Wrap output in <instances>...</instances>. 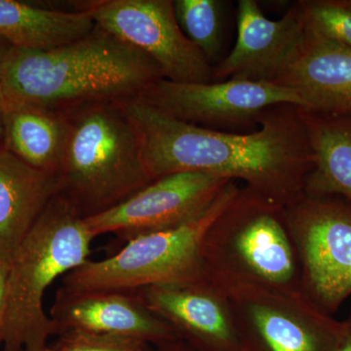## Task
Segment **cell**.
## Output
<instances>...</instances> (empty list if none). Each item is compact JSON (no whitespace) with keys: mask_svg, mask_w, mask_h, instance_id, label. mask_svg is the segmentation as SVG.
Listing matches in <instances>:
<instances>
[{"mask_svg":"<svg viewBox=\"0 0 351 351\" xmlns=\"http://www.w3.org/2000/svg\"><path fill=\"white\" fill-rule=\"evenodd\" d=\"M9 263L0 262V332L3 325L6 308L7 279H8Z\"/></svg>","mask_w":351,"mask_h":351,"instance_id":"obj_23","label":"cell"},{"mask_svg":"<svg viewBox=\"0 0 351 351\" xmlns=\"http://www.w3.org/2000/svg\"><path fill=\"white\" fill-rule=\"evenodd\" d=\"M69 131L66 112L34 106L4 108V149L43 172L59 176Z\"/></svg>","mask_w":351,"mask_h":351,"instance_id":"obj_18","label":"cell"},{"mask_svg":"<svg viewBox=\"0 0 351 351\" xmlns=\"http://www.w3.org/2000/svg\"><path fill=\"white\" fill-rule=\"evenodd\" d=\"M237 38L232 50L213 68L212 82L237 80L276 84L306 36L299 2L279 20L265 17L255 0H239Z\"/></svg>","mask_w":351,"mask_h":351,"instance_id":"obj_13","label":"cell"},{"mask_svg":"<svg viewBox=\"0 0 351 351\" xmlns=\"http://www.w3.org/2000/svg\"><path fill=\"white\" fill-rule=\"evenodd\" d=\"M302 267V293L336 313L351 297V202L302 193L286 206Z\"/></svg>","mask_w":351,"mask_h":351,"instance_id":"obj_7","label":"cell"},{"mask_svg":"<svg viewBox=\"0 0 351 351\" xmlns=\"http://www.w3.org/2000/svg\"><path fill=\"white\" fill-rule=\"evenodd\" d=\"M232 180L207 173L179 172L149 182L110 209L84 219L88 230L128 242L179 228L205 213Z\"/></svg>","mask_w":351,"mask_h":351,"instance_id":"obj_11","label":"cell"},{"mask_svg":"<svg viewBox=\"0 0 351 351\" xmlns=\"http://www.w3.org/2000/svg\"><path fill=\"white\" fill-rule=\"evenodd\" d=\"M49 317L59 334L80 330L127 337L156 346L180 339L168 323L145 306L136 291L73 292L60 287Z\"/></svg>","mask_w":351,"mask_h":351,"instance_id":"obj_14","label":"cell"},{"mask_svg":"<svg viewBox=\"0 0 351 351\" xmlns=\"http://www.w3.org/2000/svg\"><path fill=\"white\" fill-rule=\"evenodd\" d=\"M66 113L69 131L60 193L83 218L110 209L152 181L121 103L87 104Z\"/></svg>","mask_w":351,"mask_h":351,"instance_id":"obj_5","label":"cell"},{"mask_svg":"<svg viewBox=\"0 0 351 351\" xmlns=\"http://www.w3.org/2000/svg\"><path fill=\"white\" fill-rule=\"evenodd\" d=\"M202 258L212 280L302 293L301 262L286 206L243 184L208 228Z\"/></svg>","mask_w":351,"mask_h":351,"instance_id":"obj_4","label":"cell"},{"mask_svg":"<svg viewBox=\"0 0 351 351\" xmlns=\"http://www.w3.org/2000/svg\"><path fill=\"white\" fill-rule=\"evenodd\" d=\"M57 343L46 351H149L138 339L80 330L61 332Z\"/></svg>","mask_w":351,"mask_h":351,"instance_id":"obj_22","label":"cell"},{"mask_svg":"<svg viewBox=\"0 0 351 351\" xmlns=\"http://www.w3.org/2000/svg\"><path fill=\"white\" fill-rule=\"evenodd\" d=\"M13 46L5 39L0 38V140L3 136L4 100L1 88V71L5 58Z\"/></svg>","mask_w":351,"mask_h":351,"instance_id":"obj_24","label":"cell"},{"mask_svg":"<svg viewBox=\"0 0 351 351\" xmlns=\"http://www.w3.org/2000/svg\"><path fill=\"white\" fill-rule=\"evenodd\" d=\"M96 24L85 11H61L0 0V38L13 47L50 50L84 38Z\"/></svg>","mask_w":351,"mask_h":351,"instance_id":"obj_19","label":"cell"},{"mask_svg":"<svg viewBox=\"0 0 351 351\" xmlns=\"http://www.w3.org/2000/svg\"><path fill=\"white\" fill-rule=\"evenodd\" d=\"M60 193L59 176L32 168L0 149V262L10 263L36 219Z\"/></svg>","mask_w":351,"mask_h":351,"instance_id":"obj_16","label":"cell"},{"mask_svg":"<svg viewBox=\"0 0 351 351\" xmlns=\"http://www.w3.org/2000/svg\"><path fill=\"white\" fill-rule=\"evenodd\" d=\"M140 98L186 123L232 133L255 131L263 112L271 106L304 108L299 95L289 88L237 80L180 83L162 78Z\"/></svg>","mask_w":351,"mask_h":351,"instance_id":"obj_10","label":"cell"},{"mask_svg":"<svg viewBox=\"0 0 351 351\" xmlns=\"http://www.w3.org/2000/svg\"><path fill=\"white\" fill-rule=\"evenodd\" d=\"M2 351H6V350H2Z\"/></svg>","mask_w":351,"mask_h":351,"instance_id":"obj_27","label":"cell"},{"mask_svg":"<svg viewBox=\"0 0 351 351\" xmlns=\"http://www.w3.org/2000/svg\"><path fill=\"white\" fill-rule=\"evenodd\" d=\"M332 351H351V313L348 319L345 320L343 334Z\"/></svg>","mask_w":351,"mask_h":351,"instance_id":"obj_25","label":"cell"},{"mask_svg":"<svg viewBox=\"0 0 351 351\" xmlns=\"http://www.w3.org/2000/svg\"><path fill=\"white\" fill-rule=\"evenodd\" d=\"M76 7L101 29L151 58L164 80L212 82L213 66L182 34L173 0H91Z\"/></svg>","mask_w":351,"mask_h":351,"instance_id":"obj_9","label":"cell"},{"mask_svg":"<svg viewBox=\"0 0 351 351\" xmlns=\"http://www.w3.org/2000/svg\"><path fill=\"white\" fill-rule=\"evenodd\" d=\"M313 154L304 193L351 202V112L324 114L301 108Z\"/></svg>","mask_w":351,"mask_h":351,"instance_id":"obj_17","label":"cell"},{"mask_svg":"<svg viewBox=\"0 0 351 351\" xmlns=\"http://www.w3.org/2000/svg\"><path fill=\"white\" fill-rule=\"evenodd\" d=\"M240 186L237 181L228 182L209 209L186 225L141 235L110 257L88 260L63 277L61 287L73 292H130L202 278L205 276L202 258L205 233Z\"/></svg>","mask_w":351,"mask_h":351,"instance_id":"obj_6","label":"cell"},{"mask_svg":"<svg viewBox=\"0 0 351 351\" xmlns=\"http://www.w3.org/2000/svg\"><path fill=\"white\" fill-rule=\"evenodd\" d=\"M121 105L152 181L173 173H207L242 182L284 206L304 193L313 154L299 106H271L255 131L232 133L186 123L141 98Z\"/></svg>","mask_w":351,"mask_h":351,"instance_id":"obj_1","label":"cell"},{"mask_svg":"<svg viewBox=\"0 0 351 351\" xmlns=\"http://www.w3.org/2000/svg\"><path fill=\"white\" fill-rule=\"evenodd\" d=\"M182 34L214 68L221 52L226 2L221 0H173Z\"/></svg>","mask_w":351,"mask_h":351,"instance_id":"obj_20","label":"cell"},{"mask_svg":"<svg viewBox=\"0 0 351 351\" xmlns=\"http://www.w3.org/2000/svg\"><path fill=\"white\" fill-rule=\"evenodd\" d=\"M306 31L351 48V0H300Z\"/></svg>","mask_w":351,"mask_h":351,"instance_id":"obj_21","label":"cell"},{"mask_svg":"<svg viewBox=\"0 0 351 351\" xmlns=\"http://www.w3.org/2000/svg\"><path fill=\"white\" fill-rule=\"evenodd\" d=\"M136 292L195 351H247L226 291L208 277Z\"/></svg>","mask_w":351,"mask_h":351,"instance_id":"obj_12","label":"cell"},{"mask_svg":"<svg viewBox=\"0 0 351 351\" xmlns=\"http://www.w3.org/2000/svg\"><path fill=\"white\" fill-rule=\"evenodd\" d=\"M276 84L299 95L306 110L350 113L351 48L306 31L294 60Z\"/></svg>","mask_w":351,"mask_h":351,"instance_id":"obj_15","label":"cell"},{"mask_svg":"<svg viewBox=\"0 0 351 351\" xmlns=\"http://www.w3.org/2000/svg\"><path fill=\"white\" fill-rule=\"evenodd\" d=\"M213 281L230 299L247 351H332L343 334L345 321L302 293Z\"/></svg>","mask_w":351,"mask_h":351,"instance_id":"obj_8","label":"cell"},{"mask_svg":"<svg viewBox=\"0 0 351 351\" xmlns=\"http://www.w3.org/2000/svg\"><path fill=\"white\" fill-rule=\"evenodd\" d=\"M95 237L84 218L61 193L36 219L9 263L0 345L6 351H46L56 324L43 298L58 278L89 260Z\"/></svg>","mask_w":351,"mask_h":351,"instance_id":"obj_3","label":"cell"},{"mask_svg":"<svg viewBox=\"0 0 351 351\" xmlns=\"http://www.w3.org/2000/svg\"><path fill=\"white\" fill-rule=\"evenodd\" d=\"M156 351H195L181 339L157 346Z\"/></svg>","mask_w":351,"mask_h":351,"instance_id":"obj_26","label":"cell"},{"mask_svg":"<svg viewBox=\"0 0 351 351\" xmlns=\"http://www.w3.org/2000/svg\"><path fill=\"white\" fill-rule=\"evenodd\" d=\"M154 61L98 25L50 50L12 47L1 71L4 108L34 106L69 112L93 103L140 98L162 80Z\"/></svg>","mask_w":351,"mask_h":351,"instance_id":"obj_2","label":"cell"}]
</instances>
